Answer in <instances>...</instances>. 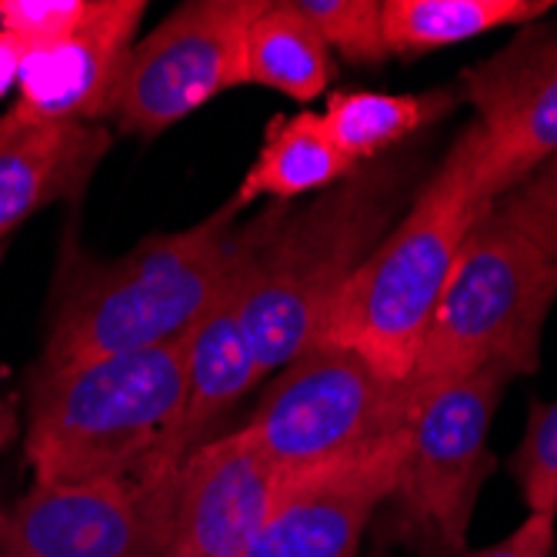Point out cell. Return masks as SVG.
I'll list each match as a JSON object with an SVG mask.
<instances>
[{
  "instance_id": "1",
  "label": "cell",
  "mask_w": 557,
  "mask_h": 557,
  "mask_svg": "<svg viewBox=\"0 0 557 557\" xmlns=\"http://www.w3.org/2000/svg\"><path fill=\"white\" fill-rule=\"evenodd\" d=\"M418 187V161L387 154L304 205H274L244 224L237 311L264 374L318 341L344 284L397 224Z\"/></svg>"
},
{
  "instance_id": "2",
  "label": "cell",
  "mask_w": 557,
  "mask_h": 557,
  "mask_svg": "<svg viewBox=\"0 0 557 557\" xmlns=\"http://www.w3.org/2000/svg\"><path fill=\"white\" fill-rule=\"evenodd\" d=\"M237 214L227 200L200 224L150 234L108 261L67 244L37 368H71L184 341L240 264L244 224Z\"/></svg>"
},
{
  "instance_id": "3",
  "label": "cell",
  "mask_w": 557,
  "mask_h": 557,
  "mask_svg": "<svg viewBox=\"0 0 557 557\" xmlns=\"http://www.w3.org/2000/svg\"><path fill=\"white\" fill-rule=\"evenodd\" d=\"M184 341L71 368H34L24 454L34 484H87L181 468Z\"/></svg>"
},
{
  "instance_id": "4",
  "label": "cell",
  "mask_w": 557,
  "mask_h": 557,
  "mask_svg": "<svg viewBox=\"0 0 557 557\" xmlns=\"http://www.w3.org/2000/svg\"><path fill=\"white\" fill-rule=\"evenodd\" d=\"M487 208L478 187V127L465 124L397 224L344 284L318 341L358 350L387 377L408 381L461 244Z\"/></svg>"
},
{
  "instance_id": "5",
  "label": "cell",
  "mask_w": 557,
  "mask_h": 557,
  "mask_svg": "<svg viewBox=\"0 0 557 557\" xmlns=\"http://www.w3.org/2000/svg\"><path fill=\"white\" fill-rule=\"evenodd\" d=\"M557 300V264L494 205L461 255L428 321L411 377L414 408L447 384L500 364L518 377L541 368V334Z\"/></svg>"
},
{
  "instance_id": "6",
  "label": "cell",
  "mask_w": 557,
  "mask_h": 557,
  "mask_svg": "<svg viewBox=\"0 0 557 557\" xmlns=\"http://www.w3.org/2000/svg\"><path fill=\"white\" fill-rule=\"evenodd\" d=\"M515 371L491 364L428 394L411 424L394 494L377 515V544L414 557H461L481 491L497 468L491 421Z\"/></svg>"
},
{
  "instance_id": "7",
  "label": "cell",
  "mask_w": 557,
  "mask_h": 557,
  "mask_svg": "<svg viewBox=\"0 0 557 557\" xmlns=\"http://www.w3.org/2000/svg\"><path fill=\"white\" fill-rule=\"evenodd\" d=\"M414 418L408 384L387 377L358 350L314 341L277 371L244 431L284 478H297L408 434Z\"/></svg>"
},
{
  "instance_id": "8",
  "label": "cell",
  "mask_w": 557,
  "mask_h": 557,
  "mask_svg": "<svg viewBox=\"0 0 557 557\" xmlns=\"http://www.w3.org/2000/svg\"><path fill=\"white\" fill-rule=\"evenodd\" d=\"M264 0H190L134 44L111 100L117 131L158 137L224 90L247 87V30Z\"/></svg>"
},
{
  "instance_id": "9",
  "label": "cell",
  "mask_w": 557,
  "mask_h": 557,
  "mask_svg": "<svg viewBox=\"0 0 557 557\" xmlns=\"http://www.w3.org/2000/svg\"><path fill=\"white\" fill-rule=\"evenodd\" d=\"M181 468L34 484L0 521V557H168Z\"/></svg>"
},
{
  "instance_id": "10",
  "label": "cell",
  "mask_w": 557,
  "mask_h": 557,
  "mask_svg": "<svg viewBox=\"0 0 557 557\" xmlns=\"http://www.w3.org/2000/svg\"><path fill=\"white\" fill-rule=\"evenodd\" d=\"M458 94L474 108L478 187L494 205L557 154V27H524L468 67Z\"/></svg>"
},
{
  "instance_id": "11",
  "label": "cell",
  "mask_w": 557,
  "mask_h": 557,
  "mask_svg": "<svg viewBox=\"0 0 557 557\" xmlns=\"http://www.w3.org/2000/svg\"><path fill=\"white\" fill-rule=\"evenodd\" d=\"M408 441L411 431L350 461L287 478L247 557H358L400 481Z\"/></svg>"
},
{
  "instance_id": "12",
  "label": "cell",
  "mask_w": 557,
  "mask_h": 557,
  "mask_svg": "<svg viewBox=\"0 0 557 557\" xmlns=\"http://www.w3.org/2000/svg\"><path fill=\"white\" fill-rule=\"evenodd\" d=\"M284 484V471L244 428L208 437L181 465L168 557H247Z\"/></svg>"
},
{
  "instance_id": "13",
  "label": "cell",
  "mask_w": 557,
  "mask_h": 557,
  "mask_svg": "<svg viewBox=\"0 0 557 557\" xmlns=\"http://www.w3.org/2000/svg\"><path fill=\"white\" fill-rule=\"evenodd\" d=\"M144 11V0H94L71 37L24 58L8 114L24 124H104Z\"/></svg>"
},
{
  "instance_id": "14",
  "label": "cell",
  "mask_w": 557,
  "mask_h": 557,
  "mask_svg": "<svg viewBox=\"0 0 557 557\" xmlns=\"http://www.w3.org/2000/svg\"><path fill=\"white\" fill-rule=\"evenodd\" d=\"M104 124H24L0 117V244L37 211L81 197L111 150Z\"/></svg>"
},
{
  "instance_id": "15",
  "label": "cell",
  "mask_w": 557,
  "mask_h": 557,
  "mask_svg": "<svg viewBox=\"0 0 557 557\" xmlns=\"http://www.w3.org/2000/svg\"><path fill=\"white\" fill-rule=\"evenodd\" d=\"M244 264V255H240ZM240 264L221 297L208 308L190 334L184 337V371H187V400L181 418V454L200 447L208 441L211 428L234 408L240 397H247L264 377L255 347H250L240 327Z\"/></svg>"
},
{
  "instance_id": "16",
  "label": "cell",
  "mask_w": 557,
  "mask_h": 557,
  "mask_svg": "<svg viewBox=\"0 0 557 557\" xmlns=\"http://www.w3.org/2000/svg\"><path fill=\"white\" fill-rule=\"evenodd\" d=\"M358 168L361 164L341 154V147L331 140L321 114H281L268 124L261 154L250 164L231 200L237 211L258 197H271L274 205H290V200L297 205L300 197L321 194L341 184Z\"/></svg>"
},
{
  "instance_id": "17",
  "label": "cell",
  "mask_w": 557,
  "mask_h": 557,
  "mask_svg": "<svg viewBox=\"0 0 557 557\" xmlns=\"http://www.w3.org/2000/svg\"><path fill=\"white\" fill-rule=\"evenodd\" d=\"M458 108V87H437L424 94L337 90L327 97L321 121L344 158L354 164H371Z\"/></svg>"
},
{
  "instance_id": "18",
  "label": "cell",
  "mask_w": 557,
  "mask_h": 557,
  "mask_svg": "<svg viewBox=\"0 0 557 557\" xmlns=\"http://www.w3.org/2000/svg\"><path fill=\"white\" fill-rule=\"evenodd\" d=\"M547 0H384V40L391 58H424L481 34L534 24Z\"/></svg>"
},
{
  "instance_id": "19",
  "label": "cell",
  "mask_w": 557,
  "mask_h": 557,
  "mask_svg": "<svg viewBox=\"0 0 557 557\" xmlns=\"http://www.w3.org/2000/svg\"><path fill=\"white\" fill-rule=\"evenodd\" d=\"M334 81V54L297 4H264L247 30V84L314 100Z\"/></svg>"
},
{
  "instance_id": "20",
  "label": "cell",
  "mask_w": 557,
  "mask_h": 557,
  "mask_svg": "<svg viewBox=\"0 0 557 557\" xmlns=\"http://www.w3.org/2000/svg\"><path fill=\"white\" fill-rule=\"evenodd\" d=\"M297 11L314 24L331 54L354 67H384L391 50L384 40L381 0H297Z\"/></svg>"
},
{
  "instance_id": "21",
  "label": "cell",
  "mask_w": 557,
  "mask_h": 557,
  "mask_svg": "<svg viewBox=\"0 0 557 557\" xmlns=\"http://www.w3.org/2000/svg\"><path fill=\"white\" fill-rule=\"evenodd\" d=\"M508 468L528 515H557V400L531 404L528 428Z\"/></svg>"
},
{
  "instance_id": "22",
  "label": "cell",
  "mask_w": 557,
  "mask_h": 557,
  "mask_svg": "<svg viewBox=\"0 0 557 557\" xmlns=\"http://www.w3.org/2000/svg\"><path fill=\"white\" fill-rule=\"evenodd\" d=\"M90 11L94 0H0V34L30 54L71 37Z\"/></svg>"
},
{
  "instance_id": "23",
  "label": "cell",
  "mask_w": 557,
  "mask_h": 557,
  "mask_svg": "<svg viewBox=\"0 0 557 557\" xmlns=\"http://www.w3.org/2000/svg\"><path fill=\"white\" fill-rule=\"evenodd\" d=\"M494 208L557 264V154L515 190L494 200Z\"/></svg>"
},
{
  "instance_id": "24",
  "label": "cell",
  "mask_w": 557,
  "mask_h": 557,
  "mask_svg": "<svg viewBox=\"0 0 557 557\" xmlns=\"http://www.w3.org/2000/svg\"><path fill=\"white\" fill-rule=\"evenodd\" d=\"M461 557H557V515H528L508 537Z\"/></svg>"
},
{
  "instance_id": "25",
  "label": "cell",
  "mask_w": 557,
  "mask_h": 557,
  "mask_svg": "<svg viewBox=\"0 0 557 557\" xmlns=\"http://www.w3.org/2000/svg\"><path fill=\"white\" fill-rule=\"evenodd\" d=\"M24 58H27V50L21 44H14L11 37L0 34V97H4L11 87H17Z\"/></svg>"
},
{
  "instance_id": "26",
  "label": "cell",
  "mask_w": 557,
  "mask_h": 557,
  "mask_svg": "<svg viewBox=\"0 0 557 557\" xmlns=\"http://www.w3.org/2000/svg\"><path fill=\"white\" fill-rule=\"evenodd\" d=\"M0 258H4V250H0ZM17 434V414L11 411V404L0 397V450L8 447V441Z\"/></svg>"
},
{
  "instance_id": "27",
  "label": "cell",
  "mask_w": 557,
  "mask_h": 557,
  "mask_svg": "<svg viewBox=\"0 0 557 557\" xmlns=\"http://www.w3.org/2000/svg\"><path fill=\"white\" fill-rule=\"evenodd\" d=\"M374 557H387V550H377V554H374Z\"/></svg>"
}]
</instances>
